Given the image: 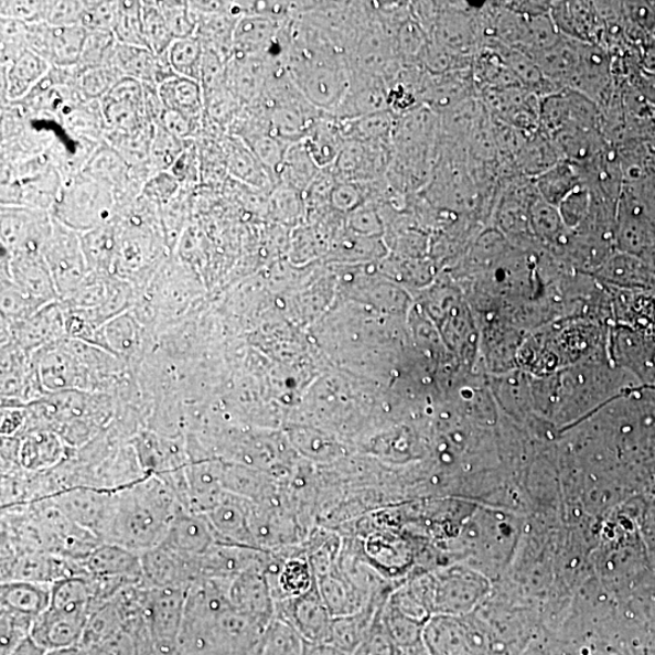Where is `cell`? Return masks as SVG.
I'll return each instance as SVG.
<instances>
[{"mask_svg": "<svg viewBox=\"0 0 655 655\" xmlns=\"http://www.w3.org/2000/svg\"><path fill=\"white\" fill-rule=\"evenodd\" d=\"M64 445L55 433L40 431L31 433L20 448V460L24 468L40 470L52 466L63 458Z\"/></svg>", "mask_w": 655, "mask_h": 655, "instance_id": "25", "label": "cell"}, {"mask_svg": "<svg viewBox=\"0 0 655 655\" xmlns=\"http://www.w3.org/2000/svg\"><path fill=\"white\" fill-rule=\"evenodd\" d=\"M119 12V2L93 0L85 2L83 28L88 31L112 32Z\"/></svg>", "mask_w": 655, "mask_h": 655, "instance_id": "38", "label": "cell"}, {"mask_svg": "<svg viewBox=\"0 0 655 655\" xmlns=\"http://www.w3.org/2000/svg\"><path fill=\"white\" fill-rule=\"evenodd\" d=\"M44 307L46 305L43 302L24 293L11 279L2 277V318L4 321L12 324L26 321Z\"/></svg>", "mask_w": 655, "mask_h": 655, "instance_id": "29", "label": "cell"}, {"mask_svg": "<svg viewBox=\"0 0 655 655\" xmlns=\"http://www.w3.org/2000/svg\"><path fill=\"white\" fill-rule=\"evenodd\" d=\"M319 167L313 162L305 143L300 141L289 146L278 178L283 180V185L294 190L308 189L318 178Z\"/></svg>", "mask_w": 655, "mask_h": 655, "instance_id": "26", "label": "cell"}, {"mask_svg": "<svg viewBox=\"0 0 655 655\" xmlns=\"http://www.w3.org/2000/svg\"><path fill=\"white\" fill-rule=\"evenodd\" d=\"M187 141H182L160 125H154L150 151V168L152 176L170 172L186 148Z\"/></svg>", "mask_w": 655, "mask_h": 655, "instance_id": "30", "label": "cell"}, {"mask_svg": "<svg viewBox=\"0 0 655 655\" xmlns=\"http://www.w3.org/2000/svg\"><path fill=\"white\" fill-rule=\"evenodd\" d=\"M52 586L23 580L6 581L0 592L2 610L28 615L36 621L51 603Z\"/></svg>", "mask_w": 655, "mask_h": 655, "instance_id": "15", "label": "cell"}, {"mask_svg": "<svg viewBox=\"0 0 655 655\" xmlns=\"http://www.w3.org/2000/svg\"><path fill=\"white\" fill-rule=\"evenodd\" d=\"M182 191L180 182L170 172H162L151 176L142 187L141 196L162 206L174 200Z\"/></svg>", "mask_w": 655, "mask_h": 655, "instance_id": "41", "label": "cell"}, {"mask_svg": "<svg viewBox=\"0 0 655 655\" xmlns=\"http://www.w3.org/2000/svg\"><path fill=\"white\" fill-rule=\"evenodd\" d=\"M160 8L162 15L168 24L170 32H172L174 40L190 39L196 35L197 18L191 10L189 2H179V0H170V2H155Z\"/></svg>", "mask_w": 655, "mask_h": 655, "instance_id": "34", "label": "cell"}, {"mask_svg": "<svg viewBox=\"0 0 655 655\" xmlns=\"http://www.w3.org/2000/svg\"><path fill=\"white\" fill-rule=\"evenodd\" d=\"M121 78L125 77L111 66L83 71L78 68L75 87L85 100L100 103Z\"/></svg>", "mask_w": 655, "mask_h": 655, "instance_id": "31", "label": "cell"}, {"mask_svg": "<svg viewBox=\"0 0 655 655\" xmlns=\"http://www.w3.org/2000/svg\"><path fill=\"white\" fill-rule=\"evenodd\" d=\"M215 536L208 517L179 512L161 545L187 560L200 561L213 548Z\"/></svg>", "mask_w": 655, "mask_h": 655, "instance_id": "10", "label": "cell"}, {"mask_svg": "<svg viewBox=\"0 0 655 655\" xmlns=\"http://www.w3.org/2000/svg\"><path fill=\"white\" fill-rule=\"evenodd\" d=\"M190 588H151L142 614L157 655H176Z\"/></svg>", "mask_w": 655, "mask_h": 655, "instance_id": "4", "label": "cell"}, {"mask_svg": "<svg viewBox=\"0 0 655 655\" xmlns=\"http://www.w3.org/2000/svg\"><path fill=\"white\" fill-rule=\"evenodd\" d=\"M550 15L556 24L570 39L591 43L598 34V11L591 3H557Z\"/></svg>", "mask_w": 655, "mask_h": 655, "instance_id": "20", "label": "cell"}, {"mask_svg": "<svg viewBox=\"0 0 655 655\" xmlns=\"http://www.w3.org/2000/svg\"><path fill=\"white\" fill-rule=\"evenodd\" d=\"M35 619L2 610V645L0 655H9L20 643L31 636Z\"/></svg>", "mask_w": 655, "mask_h": 655, "instance_id": "36", "label": "cell"}, {"mask_svg": "<svg viewBox=\"0 0 655 655\" xmlns=\"http://www.w3.org/2000/svg\"><path fill=\"white\" fill-rule=\"evenodd\" d=\"M2 277L11 279L24 293L47 305L60 301L51 270L41 253H2Z\"/></svg>", "mask_w": 655, "mask_h": 655, "instance_id": "9", "label": "cell"}, {"mask_svg": "<svg viewBox=\"0 0 655 655\" xmlns=\"http://www.w3.org/2000/svg\"><path fill=\"white\" fill-rule=\"evenodd\" d=\"M179 514L174 495L154 479L132 483L112 494L100 533L104 544L144 554L160 546Z\"/></svg>", "mask_w": 655, "mask_h": 655, "instance_id": "1", "label": "cell"}, {"mask_svg": "<svg viewBox=\"0 0 655 655\" xmlns=\"http://www.w3.org/2000/svg\"><path fill=\"white\" fill-rule=\"evenodd\" d=\"M142 18L146 44L154 55H165L175 40L155 2H142Z\"/></svg>", "mask_w": 655, "mask_h": 655, "instance_id": "32", "label": "cell"}, {"mask_svg": "<svg viewBox=\"0 0 655 655\" xmlns=\"http://www.w3.org/2000/svg\"><path fill=\"white\" fill-rule=\"evenodd\" d=\"M83 569L94 578L132 581L142 577L141 555L103 544L83 558Z\"/></svg>", "mask_w": 655, "mask_h": 655, "instance_id": "14", "label": "cell"}, {"mask_svg": "<svg viewBox=\"0 0 655 655\" xmlns=\"http://www.w3.org/2000/svg\"><path fill=\"white\" fill-rule=\"evenodd\" d=\"M43 257L51 270L60 301L75 293L90 275L82 248L80 234L57 223L55 218Z\"/></svg>", "mask_w": 655, "mask_h": 655, "instance_id": "5", "label": "cell"}, {"mask_svg": "<svg viewBox=\"0 0 655 655\" xmlns=\"http://www.w3.org/2000/svg\"><path fill=\"white\" fill-rule=\"evenodd\" d=\"M141 326L128 312L107 322L97 333L95 346H99L118 359H129L137 354L141 342Z\"/></svg>", "mask_w": 655, "mask_h": 655, "instance_id": "19", "label": "cell"}, {"mask_svg": "<svg viewBox=\"0 0 655 655\" xmlns=\"http://www.w3.org/2000/svg\"><path fill=\"white\" fill-rule=\"evenodd\" d=\"M85 2L52 0L47 2L45 23L54 28L83 26Z\"/></svg>", "mask_w": 655, "mask_h": 655, "instance_id": "39", "label": "cell"}, {"mask_svg": "<svg viewBox=\"0 0 655 655\" xmlns=\"http://www.w3.org/2000/svg\"><path fill=\"white\" fill-rule=\"evenodd\" d=\"M114 34L119 44L148 47L144 40L142 2L140 0H119V12Z\"/></svg>", "mask_w": 655, "mask_h": 655, "instance_id": "28", "label": "cell"}, {"mask_svg": "<svg viewBox=\"0 0 655 655\" xmlns=\"http://www.w3.org/2000/svg\"><path fill=\"white\" fill-rule=\"evenodd\" d=\"M47 2L39 0H2L0 18L33 24L45 22Z\"/></svg>", "mask_w": 655, "mask_h": 655, "instance_id": "40", "label": "cell"}, {"mask_svg": "<svg viewBox=\"0 0 655 655\" xmlns=\"http://www.w3.org/2000/svg\"><path fill=\"white\" fill-rule=\"evenodd\" d=\"M117 240L116 221L80 234L82 248L90 273L114 276Z\"/></svg>", "mask_w": 655, "mask_h": 655, "instance_id": "16", "label": "cell"}, {"mask_svg": "<svg viewBox=\"0 0 655 655\" xmlns=\"http://www.w3.org/2000/svg\"><path fill=\"white\" fill-rule=\"evenodd\" d=\"M223 150L230 175L253 187L270 186L272 175L245 141L235 136L229 137L225 140Z\"/></svg>", "mask_w": 655, "mask_h": 655, "instance_id": "18", "label": "cell"}, {"mask_svg": "<svg viewBox=\"0 0 655 655\" xmlns=\"http://www.w3.org/2000/svg\"><path fill=\"white\" fill-rule=\"evenodd\" d=\"M101 103L106 131L136 132L151 126L144 108V87L139 80L121 78Z\"/></svg>", "mask_w": 655, "mask_h": 655, "instance_id": "7", "label": "cell"}, {"mask_svg": "<svg viewBox=\"0 0 655 655\" xmlns=\"http://www.w3.org/2000/svg\"><path fill=\"white\" fill-rule=\"evenodd\" d=\"M203 54V44L194 35L174 41L169 47L167 57L175 76L200 82Z\"/></svg>", "mask_w": 655, "mask_h": 655, "instance_id": "27", "label": "cell"}, {"mask_svg": "<svg viewBox=\"0 0 655 655\" xmlns=\"http://www.w3.org/2000/svg\"><path fill=\"white\" fill-rule=\"evenodd\" d=\"M47 651L39 645L31 636L24 640L9 655H46Z\"/></svg>", "mask_w": 655, "mask_h": 655, "instance_id": "44", "label": "cell"}, {"mask_svg": "<svg viewBox=\"0 0 655 655\" xmlns=\"http://www.w3.org/2000/svg\"><path fill=\"white\" fill-rule=\"evenodd\" d=\"M201 163V152L197 140H190L178 162L170 169V173L178 179L182 190L191 191L194 186L200 184L202 173Z\"/></svg>", "mask_w": 655, "mask_h": 655, "instance_id": "37", "label": "cell"}, {"mask_svg": "<svg viewBox=\"0 0 655 655\" xmlns=\"http://www.w3.org/2000/svg\"><path fill=\"white\" fill-rule=\"evenodd\" d=\"M157 125L163 127L175 138L182 141L197 140L203 126L196 124L189 117L180 115L165 108L160 121Z\"/></svg>", "mask_w": 655, "mask_h": 655, "instance_id": "42", "label": "cell"}, {"mask_svg": "<svg viewBox=\"0 0 655 655\" xmlns=\"http://www.w3.org/2000/svg\"><path fill=\"white\" fill-rule=\"evenodd\" d=\"M345 140L342 129L333 121L318 120L310 129L305 140L307 149L315 163L322 168L336 162L340 152L344 149Z\"/></svg>", "mask_w": 655, "mask_h": 655, "instance_id": "24", "label": "cell"}, {"mask_svg": "<svg viewBox=\"0 0 655 655\" xmlns=\"http://www.w3.org/2000/svg\"><path fill=\"white\" fill-rule=\"evenodd\" d=\"M87 33L83 26L54 28L49 24L47 63L60 68L78 66Z\"/></svg>", "mask_w": 655, "mask_h": 655, "instance_id": "23", "label": "cell"}, {"mask_svg": "<svg viewBox=\"0 0 655 655\" xmlns=\"http://www.w3.org/2000/svg\"><path fill=\"white\" fill-rule=\"evenodd\" d=\"M51 214L57 223L84 234L115 222L118 205L111 190L78 173L65 180Z\"/></svg>", "mask_w": 655, "mask_h": 655, "instance_id": "3", "label": "cell"}, {"mask_svg": "<svg viewBox=\"0 0 655 655\" xmlns=\"http://www.w3.org/2000/svg\"><path fill=\"white\" fill-rule=\"evenodd\" d=\"M436 35L442 45L452 47L454 51H464L473 42V31L470 22L458 12L441 17L439 23H437Z\"/></svg>", "mask_w": 655, "mask_h": 655, "instance_id": "35", "label": "cell"}, {"mask_svg": "<svg viewBox=\"0 0 655 655\" xmlns=\"http://www.w3.org/2000/svg\"><path fill=\"white\" fill-rule=\"evenodd\" d=\"M2 253L9 255L41 253L52 235L54 218L51 212L26 206L2 205Z\"/></svg>", "mask_w": 655, "mask_h": 655, "instance_id": "6", "label": "cell"}, {"mask_svg": "<svg viewBox=\"0 0 655 655\" xmlns=\"http://www.w3.org/2000/svg\"><path fill=\"white\" fill-rule=\"evenodd\" d=\"M94 604L92 579L76 576L55 581L51 603L36 619L31 637L47 652L82 646Z\"/></svg>", "mask_w": 655, "mask_h": 655, "instance_id": "2", "label": "cell"}, {"mask_svg": "<svg viewBox=\"0 0 655 655\" xmlns=\"http://www.w3.org/2000/svg\"><path fill=\"white\" fill-rule=\"evenodd\" d=\"M158 93L167 109L184 115L203 126L205 108L200 82L175 76L160 85Z\"/></svg>", "mask_w": 655, "mask_h": 655, "instance_id": "17", "label": "cell"}, {"mask_svg": "<svg viewBox=\"0 0 655 655\" xmlns=\"http://www.w3.org/2000/svg\"><path fill=\"white\" fill-rule=\"evenodd\" d=\"M196 18L198 23L196 36L203 47L228 63L235 55V31L240 18L233 14L196 15Z\"/></svg>", "mask_w": 655, "mask_h": 655, "instance_id": "21", "label": "cell"}, {"mask_svg": "<svg viewBox=\"0 0 655 655\" xmlns=\"http://www.w3.org/2000/svg\"><path fill=\"white\" fill-rule=\"evenodd\" d=\"M2 69V104H18L36 88L52 69L43 57L24 51Z\"/></svg>", "mask_w": 655, "mask_h": 655, "instance_id": "13", "label": "cell"}, {"mask_svg": "<svg viewBox=\"0 0 655 655\" xmlns=\"http://www.w3.org/2000/svg\"><path fill=\"white\" fill-rule=\"evenodd\" d=\"M301 655H350V654H347L346 652L332 645V643L308 642L307 645L302 647Z\"/></svg>", "mask_w": 655, "mask_h": 655, "instance_id": "43", "label": "cell"}, {"mask_svg": "<svg viewBox=\"0 0 655 655\" xmlns=\"http://www.w3.org/2000/svg\"><path fill=\"white\" fill-rule=\"evenodd\" d=\"M117 44L118 42L112 32L88 31L78 68L83 71L111 66V60Z\"/></svg>", "mask_w": 655, "mask_h": 655, "instance_id": "33", "label": "cell"}, {"mask_svg": "<svg viewBox=\"0 0 655 655\" xmlns=\"http://www.w3.org/2000/svg\"><path fill=\"white\" fill-rule=\"evenodd\" d=\"M286 24L283 18L241 17L236 26L234 49L240 56H273L281 47Z\"/></svg>", "mask_w": 655, "mask_h": 655, "instance_id": "11", "label": "cell"}, {"mask_svg": "<svg viewBox=\"0 0 655 655\" xmlns=\"http://www.w3.org/2000/svg\"><path fill=\"white\" fill-rule=\"evenodd\" d=\"M9 324L11 326L6 328L10 335L9 345H18L28 352L56 344L67 335L64 309L60 301L47 303L26 321Z\"/></svg>", "mask_w": 655, "mask_h": 655, "instance_id": "8", "label": "cell"}, {"mask_svg": "<svg viewBox=\"0 0 655 655\" xmlns=\"http://www.w3.org/2000/svg\"><path fill=\"white\" fill-rule=\"evenodd\" d=\"M203 515L208 517L215 534H218V536L240 544L253 540L250 514L243 502L221 500L208 514Z\"/></svg>", "mask_w": 655, "mask_h": 655, "instance_id": "22", "label": "cell"}, {"mask_svg": "<svg viewBox=\"0 0 655 655\" xmlns=\"http://www.w3.org/2000/svg\"><path fill=\"white\" fill-rule=\"evenodd\" d=\"M111 67L124 77L153 85L157 88L175 77L168 63L167 54L157 56L148 47L118 43L112 55Z\"/></svg>", "mask_w": 655, "mask_h": 655, "instance_id": "12", "label": "cell"}, {"mask_svg": "<svg viewBox=\"0 0 655 655\" xmlns=\"http://www.w3.org/2000/svg\"><path fill=\"white\" fill-rule=\"evenodd\" d=\"M46 655H89L88 651L82 646L67 648V649H57L47 652Z\"/></svg>", "mask_w": 655, "mask_h": 655, "instance_id": "45", "label": "cell"}]
</instances>
